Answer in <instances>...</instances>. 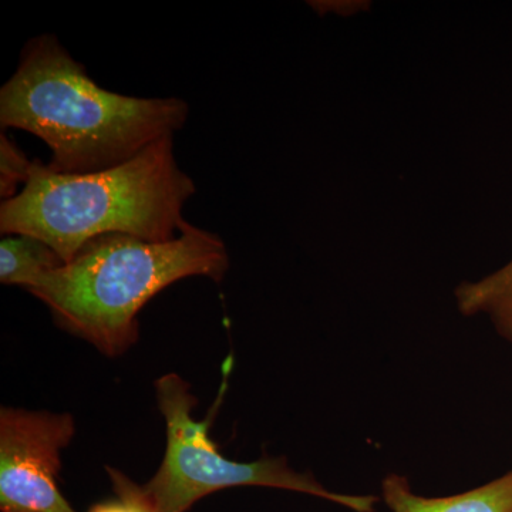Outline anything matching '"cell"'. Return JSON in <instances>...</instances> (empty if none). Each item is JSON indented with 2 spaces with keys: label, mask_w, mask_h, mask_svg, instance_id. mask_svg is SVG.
Instances as JSON below:
<instances>
[{
  "label": "cell",
  "mask_w": 512,
  "mask_h": 512,
  "mask_svg": "<svg viewBox=\"0 0 512 512\" xmlns=\"http://www.w3.org/2000/svg\"><path fill=\"white\" fill-rule=\"evenodd\" d=\"M190 114L178 97H131L104 90L55 35L26 43L0 89V126L45 141L56 174H89L127 163L174 136Z\"/></svg>",
  "instance_id": "1"
},
{
  "label": "cell",
  "mask_w": 512,
  "mask_h": 512,
  "mask_svg": "<svg viewBox=\"0 0 512 512\" xmlns=\"http://www.w3.org/2000/svg\"><path fill=\"white\" fill-rule=\"evenodd\" d=\"M173 137L97 173L56 174L33 161L22 191L0 204V232L40 239L64 262L101 235L171 241L187 222L184 205L197 190L175 160Z\"/></svg>",
  "instance_id": "2"
},
{
  "label": "cell",
  "mask_w": 512,
  "mask_h": 512,
  "mask_svg": "<svg viewBox=\"0 0 512 512\" xmlns=\"http://www.w3.org/2000/svg\"><path fill=\"white\" fill-rule=\"evenodd\" d=\"M228 268L224 241L187 221L167 242L124 234L93 238L28 292L57 325L114 357L137 342L138 313L154 296L190 276L222 282Z\"/></svg>",
  "instance_id": "3"
},
{
  "label": "cell",
  "mask_w": 512,
  "mask_h": 512,
  "mask_svg": "<svg viewBox=\"0 0 512 512\" xmlns=\"http://www.w3.org/2000/svg\"><path fill=\"white\" fill-rule=\"evenodd\" d=\"M154 387L167 427V447L156 476L138 487L148 511L187 512L201 498L225 488L268 487L313 495L356 512H375L377 497L333 493L311 474L292 470L284 458L229 460L210 437L217 407L204 421L195 420L197 399L190 384L175 373L160 377Z\"/></svg>",
  "instance_id": "4"
},
{
  "label": "cell",
  "mask_w": 512,
  "mask_h": 512,
  "mask_svg": "<svg viewBox=\"0 0 512 512\" xmlns=\"http://www.w3.org/2000/svg\"><path fill=\"white\" fill-rule=\"evenodd\" d=\"M76 433L70 414L2 409L0 510L77 512L57 487L63 448Z\"/></svg>",
  "instance_id": "5"
},
{
  "label": "cell",
  "mask_w": 512,
  "mask_h": 512,
  "mask_svg": "<svg viewBox=\"0 0 512 512\" xmlns=\"http://www.w3.org/2000/svg\"><path fill=\"white\" fill-rule=\"evenodd\" d=\"M382 491L392 512H512V470L476 490L451 497L414 494L409 480L399 474L384 478Z\"/></svg>",
  "instance_id": "6"
},
{
  "label": "cell",
  "mask_w": 512,
  "mask_h": 512,
  "mask_svg": "<svg viewBox=\"0 0 512 512\" xmlns=\"http://www.w3.org/2000/svg\"><path fill=\"white\" fill-rule=\"evenodd\" d=\"M66 264L46 242L30 235H6L0 242V282L28 291L42 276Z\"/></svg>",
  "instance_id": "7"
},
{
  "label": "cell",
  "mask_w": 512,
  "mask_h": 512,
  "mask_svg": "<svg viewBox=\"0 0 512 512\" xmlns=\"http://www.w3.org/2000/svg\"><path fill=\"white\" fill-rule=\"evenodd\" d=\"M456 299L463 315L485 313L498 332L512 340V261L480 281L458 286Z\"/></svg>",
  "instance_id": "8"
},
{
  "label": "cell",
  "mask_w": 512,
  "mask_h": 512,
  "mask_svg": "<svg viewBox=\"0 0 512 512\" xmlns=\"http://www.w3.org/2000/svg\"><path fill=\"white\" fill-rule=\"evenodd\" d=\"M33 161L20 150L18 144L6 134L0 133V198L9 201L19 194L20 184L28 183Z\"/></svg>",
  "instance_id": "9"
},
{
  "label": "cell",
  "mask_w": 512,
  "mask_h": 512,
  "mask_svg": "<svg viewBox=\"0 0 512 512\" xmlns=\"http://www.w3.org/2000/svg\"><path fill=\"white\" fill-rule=\"evenodd\" d=\"M107 471L113 481L114 490L119 495V500L96 505L90 512H150L138 494L137 484L131 483L120 471L113 468H107Z\"/></svg>",
  "instance_id": "10"
}]
</instances>
